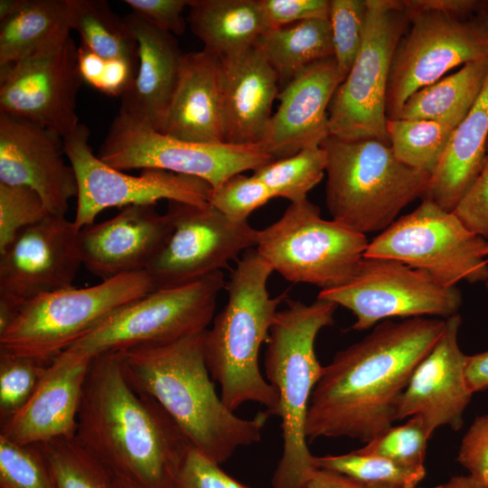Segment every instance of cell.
<instances>
[{"label":"cell","mask_w":488,"mask_h":488,"mask_svg":"<svg viewBox=\"0 0 488 488\" xmlns=\"http://www.w3.org/2000/svg\"><path fill=\"white\" fill-rule=\"evenodd\" d=\"M465 380L469 389L474 392L488 389V350L474 355H467Z\"/></svg>","instance_id":"cell-49"},{"label":"cell","mask_w":488,"mask_h":488,"mask_svg":"<svg viewBox=\"0 0 488 488\" xmlns=\"http://www.w3.org/2000/svg\"><path fill=\"white\" fill-rule=\"evenodd\" d=\"M477 13L480 14L488 23V0H480Z\"/></svg>","instance_id":"cell-54"},{"label":"cell","mask_w":488,"mask_h":488,"mask_svg":"<svg viewBox=\"0 0 488 488\" xmlns=\"http://www.w3.org/2000/svg\"><path fill=\"white\" fill-rule=\"evenodd\" d=\"M73 221L49 214L23 230L0 253V302L18 313L29 300L73 286L82 265Z\"/></svg>","instance_id":"cell-18"},{"label":"cell","mask_w":488,"mask_h":488,"mask_svg":"<svg viewBox=\"0 0 488 488\" xmlns=\"http://www.w3.org/2000/svg\"><path fill=\"white\" fill-rule=\"evenodd\" d=\"M98 157L120 170L158 169L197 177L212 189L230 177L275 159L259 144H204L178 140L122 110L114 117Z\"/></svg>","instance_id":"cell-13"},{"label":"cell","mask_w":488,"mask_h":488,"mask_svg":"<svg viewBox=\"0 0 488 488\" xmlns=\"http://www.w3.org/2000/svg\"><path fill=\"white\" fill-rule=\"evenodd\" d=\"M325 167L326 153L321 145H314L274 160L252 174L270 189L274 197L298 202L306 200L307 193L321 182Z\"/></svg>","instance_id":"cell-35"},{"label":"cell","mask_w":488,"mask_h":488,"mask_svg":"<svg viewBox=\"0 0 488 488\" xmlns=\"http://www.w3.org/2000/svg\"><path fill=\"white\" fill-rule=\"evenodd\" d=\"M79 50V68L84 82L98 89L105 68L106 60L81 43Z\"/></svg>","instance_id":"cell-50"},{"label":"cell","mask_w":488,"mask_h":488,"mask_svg":"<svg viewBox=\"0 0 488 488\" xmlns=\"http://www.w3.org/2000/svg\"><path fill=\"white\" fill-rule=\"evenodd\" d=\"M63 138L28 119L0 111V183L32 188L49 213L65 216L78 195Z\"/></svg>","instance_id":"cell-19"},{"label":"cell","mask_w":488,"mask_h":488,"mask_svg":"<svg viewBox=\"0 0 488 488\" xmlns=\"http://www.w3.org/2000/svg\"><path fill=\"white\" fill-rule=\"evenodd\" d=\"M343 82L333 58L305 69L280 89L279 105L259 143L275 160L321 145L330 136L328 108Z\"/></svg>","instance_id":"cell-22"},{"label":"cell","mask_w":488,"mask_h":488,"mask_svg":"<svg viewBox=\"0 0 488 488\" xmlns=\"http://www.w3.org/2000/svg\"><path fill=\"white\" fill-rule=\"evenodd\" d=\"M173 231L146 268L156 288L184 285L221 271L256 247L258 230L248 221H232L209 202L169 201Z\"/></svg>","instance_id":"cell-16"},{"label":"cell","mask_w":488,"mask_h":488,"mask_svg":"<svg viewBox=\"0 0 488 488\" xmlns=\"http://www.w3.org/2000/svg\"><path fill=\"white\" fill-rule=\"evenodd\" d=\"M361 44L328 108L330 136L389 145L386 99L394 52L408 26L402 0H365Z\"/></svg>","instance_id":"cell-11"},{"label":"cell","mask_w":488,"mask_h":488,"mask_svg":"<svg viewBox=\"0 0 488 488\" xmlns=\"http://www.w3.org/2000/svg\"><path fill=\"white\" fill-rule=\"evenodd\" d=\"M389 146L398 160L427 173L436 168L454 128L427 119H388Z\"/></svg>","instance_id":"cell-34"},{"label":"cell","mask_w":488,"mask_h":488,"mask_svg":"<svg viewBox=\"0 0 488 488\" xmlns=\"http://www.w3.org/2000/svg\"><path fill=\"white\" fill-rule=\"evenodd\" d=\"M484 256L488 261V240L486 241L485 248H484Z\"/></svg>","instance_id":"cell-56"},{"label":"cell","mask_w":488,"mask_h":488,"mask_svg":"<svg viewBox=\"0 0 488 488\" xmlns=\"http://www.w3.org/2000/svg\"><path fill=\"white\" fill-rule=\"evenodd\" d=\"M190 0H124L132 13L149 24L169 33L182 35L186 29L183 16Z\"/></svg>","instance_id":"cell-47"},{"label":"cell","mask_w":488,"mask_h":488,"mask_svg":"<svg viewBox=\"0 0 488 488\" xmlns=\"http://www.w3.org/2000/svg\"><path fill=\"white\" fill-rule=\"evenodd\" d=\"M268 29L328 19L330 0H258Z\"/></svg>","instance_id":"cell-45"},{"label":"cell","mask_w":488,"mask_h":488,"mask_svg":"<svg viewBox=\"0 0 488 488\" xmlns=\"http://www.w3.org/2000/svg\"><path fill=\"white\" fill-rule=\"evenodd\" d=\"M337 305L317 298L310 305L287 300L270 330L264 361L267 381L278 396L283 450L273 474V488H303L316 467L308 448L306 419L323 367L315 353L319 332L333 324Z\"/></svg>","instance_id":"cell-5"},{"label":"cell","mask_w":488,"mask_h":488,"mask_svg":"<svg viewBox=\"0 0 488 488\" xmlns=\"http://www.w3.org/2000/svg\"><path fill=\"white\" fill-rule=\"evenodd\" d=\"M37 446L55 488H116L114 474L76 436Z\"/></svg>","instance_id":"cell-33"},{"label":"cell","mask_w":488,"mask_h":488,"mask_svg":"<svg viewBox=\"0 0 488 488\" xmlns=\"http://www.w3.org/2000/svg\"><path fill=\"white\" fill-rule=\"evenodd\" d=\"M408 26L394 52L386 99L388 119L405 101L450 70L488 57V23L480 0H402Z\"/></svg>","instance_id":"cell-7"},{"label":"cell","mask_w":488,"mask_h":488,"mask_svg":"<svg viewBox=\"0 0 488 488\" xmlns=\"http://www.w3.org/2000/svg\"><path fill=\"white\" fill-rule=\"evenodd\" d=\"M187 23L221 61L255 45L268 27L258 0H190Z\"/></svg>","instance_id":"cell-28"},{"label":"cell","mask_w":488,"mask_h":488,"mask_svg":"<svg viewBox=\"0 0 488 488\" xmlns=\"http://www.w3.org/2000/svg\"><path fill=\"white\" fill-rule=\"evenodd\" d=\"M172 488H249L198 450L190 446L173 482Z\"/></svg>","instance_id":"cell-43"},{"label":"cell","mask_w":488,"mask_h":488,"mask_svg":"<svg viewBox=\"0 0 488 488\" xmlns=\"http://www.w3.org/2000/svg\"><path fill=\"white\" fill-rule=\"evenodd\" d=\"M368 245L366 235L323 219L306 199L291 202L277 221L258 230L256 250L287 281L324 290L353 275Z\"/></svg>","instance_id":"cell-10"},{"label":"cell","mask_w":488,"mask_h":488,"mask_svg":"<svg viewBox=\"0 0 488 488\" xmlns=\"http://www.w3.org/2000/svg\"><path fill=\"white\" fill-rule=\"evenodd\" d=\"M84 124L63 137L67 159L78 183L74 223L79 230L94 224L98 215L111 207L155 205L161 200L192 204L209 202L211 186L202 179L158 169H144L130 175L94 155Z\"/></svg>","instance_id":"cell-15"},{"label":"cell","mask_w":488,"mask_h":488,"mask_svg":"<svg viewBox=\"0 0 488 488\" xmlns=\"http://www.w3.org/2000/svg\"><path fill=\"white\" fill-rule=\"evenodd\" d=\"M488 140V78L476 102L454 129L423 199L453 211L478 176Z\"/></svg>","instance_id":"cell-27"},{"label":"cell","mask_w":488,"mask_h":488,"mask_svg":"<svg viewBox=\"0 0 488 488\" xmlns=\"http://www.w3.org/2000/svg\"><path fill=\"white\" fill-rule=\"evenodd\" d=\"M461 323L458 314L445 319L440 337L408 380L397 420L419 417L431 435L441 427H462L473 393L465 380L467 355L458 343Z\"/></svg>","instance_id":"cell-20"},{"label":"cell","mask_w":488,"mask_h":488,"mask_svg":"<svg viewBox=\"0 0 488 488\" xmlns=\"http://www.w3.org/2000/svg\"><path fill=\"white\" fill-rule=\"evenodd\" d=\"M221 62L224 143L259 144L280 90L277 75L256 44Z\"/></svg>","instance_id":"cell-25"},{"label":"cell","mask_w":488,"mask_h":488,"mask_svg":"<svg viewBox=\"0 0 488 488\" xmlns=\"http://www.w3.org/2000/svg\"><path fill=\"white\" fill-rule=\"evenodd\" d=\"M157 131L192 143H224L221 62L202 49L183 53L177 81Z\"/></svg>","instance_id":"cell-24"},{"label":"cell","mask_w":488,"mask_h":488,"mask_svg":"<svg viewBox=\"0 0 488 488\" xmlns=\"http://www.w3.org/2000/svg\"><path fill=\"white\" fill-rule=\"evenodd\" d=\"M84 82L79 50L68 33L14 64L0 68V111L61 136L79 123L77 96Z\"/></svg>","instance_id":"cell-17"},{"label":"cell","mask_w":488,"mask_h":488,"mask_svg":"<svg viewBox=\"0 0 488 488\" xmlns=\"http://www.w3.org/2000/svg\"><path fill=\"white\" fill-rule=\"evenodd\" d=\"M316 468L335 471L368 485L382 484L394 488H417L425 478L426 468H411L389 459L358 453L314 456Z\"/></svg>","instance_id":"cell-36"},{"label":"cell","mask_w":488,"mask_h":488,"mask_svg":"<svg viewBox=\"0 0 488 488\" xmlns=\"http://www.w3.org/2000/svg\"><path fill=\"white\" fill-rule=\"evenodd\" d=\"M156 288L146 270L38 296L0 334V351L50 363L100 321Z\"/></svg>","instance_id":"cell-9"},{"label":"cell","mask_w":488,"mask_h":488,"mask_svg":"<svg viewBox=\"0 0 488 488\" xmlns=\"http://www.w3.org/2000/svg\"><path fill=\"white\" fill-rule=\"evenodd\" d=\"M0 488H55L37 445L21 446L0 436Z\"/></svg>","instance_id":"cell-40"},{"label":"cell","mask_w":488,"mask_h":488,"mask_svg":"<svg viewBox=\"0 0 488 488\" xmlns=\"http://www.w3.org/2000/svg\"><path fill=\"white\" fill-rule=\"evenodd\" d=\"M274 197L270 189L253 174H235L212 189L209 203L232 221H248V217Z\"/></svg>","instance_id":"cell-42"},{"label":"cell","mask_w":488,"mask_h":488,"mask_svg":"<svg viewBox=\"0 0 488 488\" xmlns=\"http://www.w3.org/2000/svg\"><path fill=\"white\" fill-rule=\"evenodd\" d=\"M225 286L222 272L217 271L184 285L155 288L111 313L56 357L91 361L105 352L165 344L203 333Z\"/></svg>","instance_id":"cell-8"},{"label":"cell","mask_w":488,"mask_h":488,"mask_svg":"<svg viewBox=\"0 0 488 488\" xmlns=\"http://www.w3.org/2000/svg\"><path fill=\"white\" fill-rule=\"evenodd\" d=\"M453 212L470 230L488 240V140L482 169Z\"/></svg>","instance_id":"cell-44"},{"label":"cell","mask_w":488,"mask_h":488,"mask_svg":"<svg viewBox=\"0 0 488 488\" xmlns=\"http://www.w3.org/2000/svg\"><path fill=\"white\" fill-rule=\"evenodd\" d=\"M317 298L350 310L356 318L355 331L394 317L446 319L458 314L463 302L456 286H442L420 270L378 258H363L345 283L320 290Z\"/></svg>","instance_id":"cell-14"},{"label":"cell","mask_w":488,"mask_h":488,"mask_svg":"<svg viewBox=\"0 0 488 488\" xmlns=\"http://www.w3.org/2000/svg\"><path fill=\"white\" fill-rule=\"evenodd\" d=\"M115 484L116 488H141L131 481L117 475H115Z\"/></svg>","instance_id":"cell-53"},{"label":"cell","mask_w":488,"mask_h":488,"mask_svg":"<svg viewBox=\"0 0 488 488\" xmlns=\"http://www.w3.org/2000/svg\"><path fill=\"white\" fill-rule=\"evenodd\" d=\"M173 226L155 205H131L80 230L82 265L101 281L146 270L167 242Z\"/></svg>","instance_id":"cell-21"},{"label":"cell","mask_w":488,"mask_h":488,"mask_svg":"<svg viewBox=\"0 0 488 488\" xmlns=\"http://www.w3.org/2000/svg\"><path fill=\"white\" fill-rule=\"evenodd\" d=\"M441 488H487L474 479L472 475H455L446 483L441 484Z\"/></svg>","instance_id":"cell-51"},{"label":"cell","mask_w":488,"mask_h":488,"mask_svg":"<svg viewBox=\"0 0 488 488\" xmlns=\"http://www.w3.org/2000/svg\"><path fill=\"white\" fill-rule=\"evenodd\" d=\"M431 436L419 417H411L405 424L392 426L356 451L381 456L407 467L422 468Z\"/></svg>","instance_id":"cell-37"},{"label":"cell","mask_w":488,"mask_h":488,"mask_svg":"<svg viewBox=\"0 0 488 488\" xmlns=\"http://www.w3.org/2000/svg\"><path fill=\"white\" fill-rule=\"evenodd\" d=\"M49 214L42 198L32 188L0 183V253L23 230Z\"/></svg>","instance_id":"cell-41"},{"label":"cell","mask_w":488,"mask_h":488,"mask_svg":"<svg viewBox=\"0 0 488 488\" xmlns=\"http://www.w3.org/2000/svg\"><path fill=\"white\" fill-rule=\"evenodd\" d=\"M273 272L256 249L245 251L226 283L227 303L203 335L207 368L234 412L256 402L271 416L277 414V393L258 364L260 347L268 342L277 307L286 298L285 293L270 296L267 281Z\"/></svg>","instance_id":"cell-4"},{"label":"cell","mask_w":488,"mask_h":488,"mask_svg":"<svg viewBox=\"0 0 488 488\" xmlns=\"http://www.w3.org/2000/svg\"><path fill=\"white\" fill-rule=\"evenodd\" d=\"M486 240L453 212L423 199L369 242L364 258L393 259L420 270L445 286L485 282Z\"/></svg>","instance_id":"cell-12"},{"label":"cell","mask_w":488,"mask_h":488,"mask_svg":"<svg viewBox=\"0 0 488 488\" xmlns=\"http://www.w3.org/2000/svg\"><path fill=\"white\" fill-rule=\"evenodd\" d=\"M70 27L81 43L105 60L122 59L138 66L136 41L125 18L104 0H69Z\"/></svg>","instance_id":"cell-32"},{"label":"cell","mask_w":488,"mask_h":488,"mask_svg":"<svg viewBox=\"0 0 488 488\" xmlns=\"http://www.w3.org/2000/svg\"><path fill=\"white\" fill-rule=\"evenodd\" d=\"M23 0H1L0 21L14 14L23 5Z\"/></svg>","instance_id":"cell-52"},{"label":"cell","mask_w":488,"mask_h":488,"mask_svg":"<svg viewBox=\"0 0 488 488\" xmlns=\"http://www.w3.org/2000/svg\"><path fill=\"white\" fill-rule=\"evenodd\" d=\"M77 422L78 440L141 488H172L192 446L163 407L129 384L118 352L91 360Z\"/></svg>","instance_id":"cell-2"},{"label":"cell","mask_w":488,"mask_h":488,"mask_svg":"<svg viewBox=\"0 0 488 488\" xmlns=\"http://www.w3.org/2000/svg\"><path fill=\"white\" fill-rule=\"evenodd\" d=\"M255 44L275 70L280 89L312 64L333 57L328 19L269 28Z\"/></svg>","instance_id":"cell-31"},{"label":"cell","mask_w":488,"mask_h":488,"mask_svg":"<svg viewBox=\"0 0 488 488\" xmlns=\"http://www.w3.org/2000/svg\"><path fill=\"white\" fill-rule=\"evenodd\" d=\"M49 364L28 356L0 351V422L26 403Z\"/></svg>","instance_id":"cell-38"},{"label":"cell","mask_w":488,"mask_h":488,"mask_svg":"<svg viewBox=\"0 0 488 488\" xmlns=\"http://www.w3.org/2000/svg\"><path fill=\"white\" fill-rule=\"evenodd\" d=\"M434 488H441V484H439V485H437V486H436Z\"/></svg>","instance_id":"cell-58"},{"label":"cell","mask_w":488,"mask_h":488,"mask_svg":"<svg viewBox=\"0 0 488 488\" xmlns=\"http://www.w3.org/2000/svg\"><path fill=\"white\" fill-rule=\"evenodd\" d=\"M204 333L118 352L134 389L155 399L194 449L221 465L239 448L259 442L271 415L265 410L243 418L226 406L205 362Z\"/></svg>","instance_id":"cell-3"},{"label":"cell","mask_w":488,"mask_h":488,"mask_svg":"<svg viewBox=\"0 0 488 488\" xmlns=\"http://www.w3.org/2000/svg\"><path fill=\"white\" fill-rule=\"evenodd\" d=\"M485 286H486V288H487V291H488V279L485 281Z\"/></svg>","instance_id":"cell-57"},{"label":"cell","mask_w":488,"mask_h":488,"mask_svg":"<svg viewBox=\"0 0 488 488\" xmlns=\"http://www.w3.org/2000/svg\"><path fill=\"white\" fill-rule=\"evenodd\" d=\"M341 473L316 468L303 488H371Z\"/></svg>","instance_id":"cell-48"},{"label":"cell","mask_w":488,"mask_h":488,"mask_svg":"<svg viewBox=\"0 0 488 488\" xmlns=\"http://www.w3.org/2000/svg\"><path fill=\"white\" fill-rule=\"evenodd\" d=\"M69 0H23L0 21V68L18 62L70 33Z\"/></svg>","instance_id":"cell-30"},{"label":"cell","mask_w":488,"mask_h":488,"mask_svg":"<svg viewBox=\"0 0 488 488\" xmlns=\"http://www.w3.org/2000/svg\"><path fill=\"white\" fill-rule=\"evenodd\" d=\"M137 43L136 75L120 96L122 110L156 130L173 95L183 53L172 33L131 13L124 17Z\"/></svg>","instance_id":"cell-26"},{"label":"cell","mask_w":488,"mask_h":488,"mask_svg":"<svg viewBox=\"0 0 488 488\" xmlns=\"http://www.w3.org/2000/svg\"><path fill=\"white\" fill-rule=\"evenodd\" d=\"M458 462L478 482L488 488V414L478 417L460 445Z\"/></svg>","instance_id":"cell-46"},{"label":"cell","mask_w":488,"mask_h":488,"mask_svg":"<svg viewBox=\"0 0 488 488\" xmlns=\"http://www.w3.org/2000/svg\"><path fill=\"white\" fill-rule=\"evenodd\" d=\"M487 78L488 57L468 62L409 96L398 118L434 120L455 129L476 102Z\"/></svg>","instance_id":"cell-29"},{"label":"cell","mask_w":488,"mask_h":488,"mask_svg":"<svg viewBox=\"0 0 488 488\" xmlns=\"http://www.w3.org/2000/svg\"><path fill=\"white\" fill-rule=\"evenodd\" d=\"M366 14L365 0H330L329 23L333 59L343 80L359 52Z\"/></svg>","instance_id":"cell-39"},{"label":"cell","mask_w":488,"mask_h":488,"mask_svg":"<svg viewBox=\"0 0 488 488\" xmlns=\"http://www.w3.org/2000/svg\"><path fill=\"white\" fill-rule=\"evenodd\" d=\"M444 326L445 320L426 316L386 320L338 352L323 367L312 393L307 440L348 437L368 443L391 427L414 370Z\"/></svg>","instance_id":"cell-1"},{"label":"cell","mask_w":488,"mask_h":488,"mask_svg":"<svg viewBox=\"0 0 488 488\" xmlns=\"http://www.w3.org/2000/svg\"><path fill=\"white\" fill-rule=\"evenodd\" d=\"M371 488H394V487L389 486V485L375 484V485H371Z\"/></svg>","instance_id":"cell-55"},{"label":"cell","mask_w":488,"mask_h":488,"mask_svg":"<svg viewBox=\"0 0 488 488\" xmlns=\"http://www.w3.org/2000/svg\"><path fill=\"white\" fill-rule=\"evenodd\" d=\"M90 361L55 357L26 403L0 422V436L21 446L75 436Z\"/></svg>","instance_id":"cell-23"},{"label":"cell","mask_w":488,"mask_h":488,"mask_svg":"<svg viewBox=\"0 0 488 488\" xmlns=\"http://www.w3.org/2000/svg\"><path fill=\"white\" fill-rule=\"evenodd\" d=\"M321 146L326 153L327 209L333 221L357 232L383 231L424 195L430 174L398 160L389 145L330 136Z\"/></svg>","instance_id":"cell-6"}]
</instances>
